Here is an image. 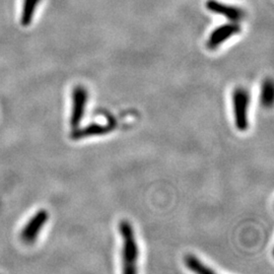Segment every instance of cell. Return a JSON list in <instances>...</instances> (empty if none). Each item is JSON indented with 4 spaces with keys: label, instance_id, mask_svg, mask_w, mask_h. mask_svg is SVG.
Segmentation results:
<instances>
[{
    "label": "cell",
    "instance_id": "cell-6",
    "mask_svg": "<svg viewBox=\"0 0 274 274\" xmlns=\"http://www.w3.org/2000/svg\"><path fill=\"white\" fill-rule=\"evenodd\" d=\"M206 8L213 13L222 15L230 22L239 23L244 19V11L242 9L221 3L217 0H208L206 2Z\"/></svg>",
    "mask_w": 274,
    "mask_h": 274
},
{
    "label": "cell",
    "instance_id": "cell-5",
    "mask_svg": "<svg viewBox=\"0 0 274 274\" xmlns=\"http://www.w3.org/2000/svg\"><path fill=\"white\" fill-rule=\"evenodd\" d=\"M241 26L239 23L231 22L228 24L222 25L212 30L208 40H207V48L209 50L218 49L221 44L226 42L228 39L233 36H236L241 33Z\"/></svg>",
    "mask_w": 274,
    "mask_h": 274
},
{
    "label": "cell",
    "instance_id": "cell-8",
    "mask_svg": "<svg viewBox=\"0 0 274 274\" xmlns=\"http://www.w3.org/2000/svg\"><path fill=\"white\" fill-rule=\"evenodd\" d=\"M184 263L186 267L195 273L198 274H212L216 273V271L208 267L206 264H204L200 259H198L195 255L188 254L184 257Z\"/></svg>",
    "mask_w": 274,
    "mask_h": 274
},
{
    "label": "cell",
    "instance_id": "cell-10",
    "mask_svg": "<svg viewBox=\"0 0 274 274\" xmlns=\"http://www.w3.org/2000/svg\"><path fill=\"white\" fill-rule=\"evenodd\" d=\"M274 99V86L273 82L270 79H266L261 86V94H260V101L263 107L265 108H270L273 104Z\"/></svg>",
    "mask_w": 274,
    "mask_h": 274
},
{
    "label": "cell",
    "instance_id": "cell-2",
    "mask_svg": "<svg viewBox=\"0 0 274 274\" xmlns=\"http://www.w3.org/2000/svg\"><path fill=\"white\" fill-rule=\"evenodd\" d=\"M250 106V91L244 86L236 87L232 93V107L235 126L241 132H245L249 128Z\"/></svg>",
    "mask_w": 274,
    "mask_h": 274
},
{
    "label": "cell",
    "instance_id": "cell-1",
    "mask_svg": "<svg viewBox=\"0 0 274 274\" xmlns=\"http://www.w3.org/2000/svg\"><path fill=\"white\" fill-rule=\"evenodd\" d=\"M119 233L122 239V271L125 274L136 273L139 260V247L131 223L122 220L119 223Z\"/></svg>",
    "mask_w": 274,
    "mask_h": 274
},
{
    "label": "cell",
    "instance_id": "cell-4",
    "mask_svg": "<svg viewBox=\"0 0 274 274\" xmlns=\"http://www.w3.org/2000/svg\"><path fill=\"white\" fill-rule=\"evenodd\" d=\"M49 219V212L45 209L38 210L35 215L28 219L21 233V239L25 244L30 245L34 244L43 230L44 225Z\"/></svg>",
    "mask_w": 274,
    "mask_h": 274
},
{
    "label": "cell",
    "instance_id": "cell-3",
    "mask_svg": "<svg viewBox=\"0 0 274 274\" xmlns=\"http://www.w3.org/2000/svg\"><path fill=\"white\" fill-rule=\"evenodd\" d=\"M88 101V93L83 85H76L72 90L71 96V112L69 117V125L72 129L81 127L86 104Z\"/></svg>",
    "mask_w": 274,
    "mask_h": 274
},
{
    "label": "cell",
    "instance_id": "cell-7",
    "mask_svg": "<svg viewBox=\"0 0 274 274\" xmlns=\"http://www.w3.org/2000/svg\"><path fill=\"white\" fill-rule=\"evenodd\" d=\"M113 130H114V126L111 124L93 123L82 128L78 127L75 129H72V132L70 133V137L73 140H81L93 136L106 135Z\"/></svg>",
    "mask_w": 274,
    "mask_h": 274
},
{
    "label": "cell",
    "instance_id": "cell-9",
    "mask_svg": "<svg viewBox=\"0 0 274 274\" xmlns=\"http://www.w3.org/2000/svg\"><path fill=\"white\" fill-rule=\"evenodd\" d=\"M41 0H25L22 15H21V24L24 27L30 25L34 18L35 11L37 9V5L40 3Z\"/></svg>",
    "mask_w": 274,
    "mask_h": 274
}]
</instances>
